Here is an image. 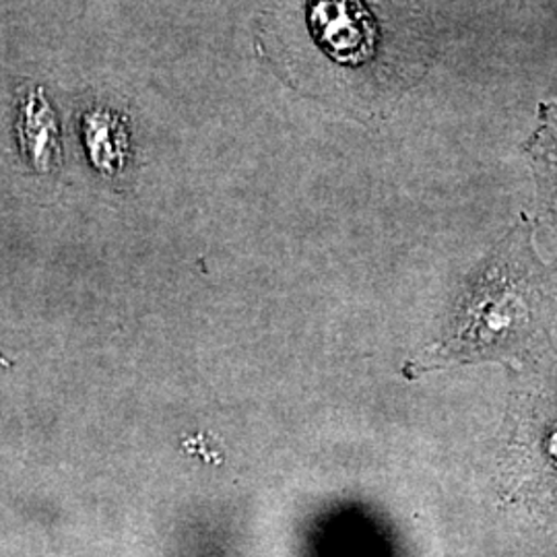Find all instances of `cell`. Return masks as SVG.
I'll list each match as a JSON object with an SVG mask.
<instances>
[{"instance_id":"obj_1","label":"cell","mask_w":557,"mask_h":557,"mask_svg":"<svg viewBox=\"0 0 557 557\" xmlns=\"http://www.w3.org/2000/svg\"><path fill=\"white\" fill-rule=\"evenodd\" d=\"M57 122L41 94L27 96L21 108V143L38 170H48L57 158Z\"/></svg>"},{"instance_id":"obj_2","label":"cell","mask_w":557,"mask_h":557,"mask_svg":"<svg viewBox=\"0 0 557 557\" xmlns=\"http://www.w3.org/2000/svg\"><path fill=\"white\" fill-rule=\"evenodd\" d=\"M85 128L89 156L96 165L106 172H114L122 165V145L126 147V137L120 133V120L110 112H96L94 116H87Z\"/></svg>"},{"instance_id":"obj_3","label":"cell","mask_w":557,"mask_h":557,"mask_svg":"<svg viewBox=\"0 0 557 557\" xmlns=\"http://www.w3.org/2000/svg\"><path fill=\"white\" fill-rule=\"evenodd\" d=\"M539 126L537 137L533 140V153L537 163H543L545 172L554 174L557 190V108L549 106H541L539 108Z\"/></svg>"},{"instance_id":"obj_4","label":"cell","mask_w":557,"mask_h":557,"mask_svg":"<svg viewBox=\"0 0 557 557\" xmlns=\"http://www.w3.org/2000/svg\"><path fill=\"white\" fill-rule=\"evenodd\" d=\"M492 310L496 312V314H504V308H506V304L504 301H499V299H492ZM510 324H512V320L498 319L492 320V329H499V326H508L510 329Z\"/></svg>"}]
</instances>
